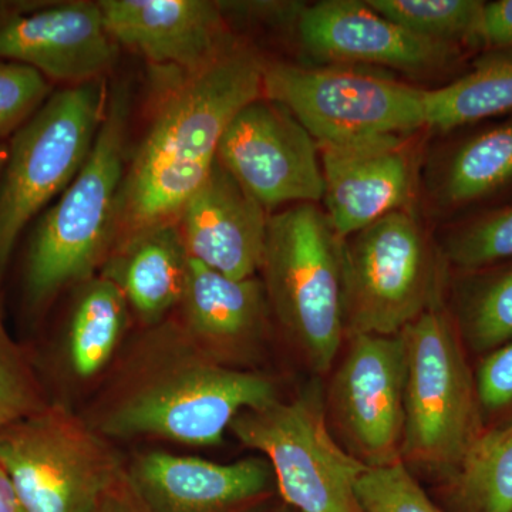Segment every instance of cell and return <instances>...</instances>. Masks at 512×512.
Instances as JSON below:
<instances>
[{
    "label": "cell",
    "instance_id": "6da1fadb",
    "mask_svg": "<svg viewBox=\"0 0 512 512\" xmlns=\"http://www.w3.org/2000/svg\"><path fill=\"white\" fill-rule=\"evenodd\" d=\"M264 66L249 47L235 42L200 72L170 76L121 183L114 245L141 229L178 220L217 163L228 124L262 96Z\"/></svg>",
    "mask_w": 512,
    "mask_h": 512
},
{
    "label": "cell",
    "instance_id": "7a4b0ae2",
    "mask_svg": "<svg viewBox=\"0 0 512 512\" xmlns=\"http://www.w3.org/2000/svg\"><path fill=\"white\" fill-rule=\"evenodd\" d=\"M131 100L128 84L111 89L89 158L33 231L25 274L30 306L45 305L66 286L90 281L109 258L127 168Z\"/></svg>",
    "mask_w": 512,
    "mask_h": 512
},
{
    "label": "cell",
    "instance_id": "3957f363",
    "mask_svg": "<svg viewBox=\"0 0 512 512\" xmlns=\"http://www.w3.org/2000/svg\"><path fill=\"white\" fill-rule=\"evenodd\" d=\"M343 241L316 204L269 215L261 265L266 299L318 373L328 372L346 335Z\"/></svg>",
    "mask_w": 512,
    "mask_h": 512
},
{
    "label": "cell",
    "instance_id": "277c9868",
    "mask_svg": "<svg viewBox=\"0 0 512 512\" xmlns=\"http://www.w3.org/2000/svg\"><path fill=\"white\" fill-rule=\"evenodd\" d=\"M400 335L406 353L403 463L451 476L484 431L466 345L441 302Z\"/></svg>",
    "mask_w": 512,
    "mask_h": 512
},
{
    "label": "cell",
    "instance_id": "5b68a950",
    "mask_svg": "<svg viewBox=\"0 0 512 512\" xmlns=\"http://www.w3.org/2000/svg\"><path fill=\"white\" fill-rule=\"evenodd\" d=\"M107 100L106 77L64 87L10 137L0 178V278L23 229L82 170Z\"/></svg>",
    "mask_w": 512,
    "mask_h": 512
},
{
    "label": "cell",
    "instance_id": "8992f818",
    "mask_svg": "<svg viewBox=\"0 0 512 512\" xmlns=\"http://www.w3.org/2000/svg\"><path fill=\"white\" fill-rule=\"evenodd\" d=\"M278 400L275 383L211 357L164 367L134 387L101 424L116 437L154 436L188 446L221 443L239 413Z\"/></svg>",
    "mask_w": 512,
    "mask_h": 512
},
{
    "label": "cell",
    "instance_id": "52a82bcc",
    "mask_svg": "<svg viewBox=\"0 0 512 512\" xmlns=\"http://www.w3.org/2000/svg\"><path fill=\"white\" fill-rule=\"evenodd\" d=\"M343 291L348 336L399 335L441 302L439 258L409 208L343 241Z\"/></svg>",
    "mask_w": 512,
    "mask_h": 512
},
{
    "label": "cell",
    "instance_id": "ba28073f",
    "mask_svg": "<svg viewBox=\"0 0 512 512\" xmlns=\"http://www.w3.org/2000/svg\"><path fill=\"white\" fill-rule=\"evenodd\" d=\"M262 96L291 111L318 147L403 136L427 127L424 90L350 67L265 64Z\"/></svg>",
    "mask_w": 512,
    "mask_h": 512
},
{
    "label": "cell",
    "instance_id": "9c48e42d",
    "mask_svg": "<svg viewBox=\"0 0 512 512\" xmlns=\"http://www.w3.org/2000/svg\"><path fill=\"white\" fill-rule=\"evenodd\" d=\"M229 429L271 464L286 503L302 512H365L356 487L367 470L330 433L319 400L244 410Z\"/></svg>",
    "mask_w": 512,
    "mask_h": 512
},
{
    "label": "cell",
    "instance_id": "30bf717a",
    "mask_svg": "<svg viewBox=\"0 0 512 512\" xmlns=\"http://www.w3.org/2000/svg\"><path fill=\"white\" fill-rule=\"evenodd\" d=\"M0 464L25 512H97L117 477L109 450L57 409L37 410L0 430Z\"/></svg>",
    "mask_w": 512,
    "mask_h": 512
},
{
    "label": "cell",
    "instance_id": "8fae6325",
    "mask_svg": "<svg viewBox=\"0 0 512 512\" xmlns=\"http://www.w3.org/2000/svg\"><path fill=\"white\" fill-rule=\"evenodd\" d=\"M330 382L326 420L367 467L402 460L406 353L402 335H349Z\"/></svg>",
    "mask_w": 512,
    "mask_h": 512
},
{
    "label": "cell",
    "instance_id": "7c38bea8",
    "mask_svg": "<svg viewBox=\"0 0 512 512\" xmlns=\"http://www.w3.org/2000/svg\"><path fill=\"white\" fill-rule=\"evenodd\" d=\"M217 160L266 211L322 201L318 144L291 111L264 96L235 114Z\"/></svg>",
    "mask_w": 512,
    "mask_h": 512
},
{
    "label": "cell",
    "instance_id": "4fadbf2b",
    "mask_svg": "<svg viewBox=\"0 0 512 512\" xmlns=\"http://www.w3.org/2000/svg\"><path fill=\"white\" fill-rule=\"evenodd\" d=\"M119 50L99 2L0 0V60L32 67L50 82L104 79Z\"/></svg>",
    "mask_w": 512,
    "mask_h": 512
},
{
    "label": "cell",
    "instance_id": "5bb4252c",
    "mask_svg": "<svg viewBox=\"0 0 512 512\" xmlns=\"http://www.w3.org/2000/svg\"><path fill=\"white\" fill-rule=\"evenodd\" d=\"M99 6L117 45L173 76L200 72L237 42L221 3L210 0H100Z\"/></svg>",
    "mask_w": 512,
    "mask_h": 512
},
{
    "label": "cell",
    "instance_id": "9a60e30c",
    "mask_svg": "<svg viewBox=\"0 0 512 512\" xmlns=\"http://www.w3.org/2000/svg\"><path fill=\"white\" fill-rule=\"evenodd\" d=\"M296 33L303 49L320 59L407 72L441 69L461 53L460 46L407 32L357 0H325L305 6L296 16Z\"/></svg>",
    "mask_w": 512,
    "mask_h": 512
},
{
    "label": "cell",
    "instance_id": "2e32d148",
    "mask_svg": "<svg viewBox=\"0 0 512 512\" xmlns=\"http://www.w3.org/2000/svg\"><path fill=\"white\" fill-rule=\"evenodd\" d=\"M319 151L325 214L340 238L356 234L390 212L409 208L416 175L403 136L319 147Z\"/></svg>",
    "mask_w": 512,
    "mask_h": 512
},
{
    "label": "cell",
    "instance_id": "e0dca14e",
    "mask_svg": "<svg viewBox=\"0 0 512 512\" xmlns=\"http://www.w3.org/2000/svg\"><path fill=\"white\" fill-rule=\"evenodd\" d=\"M271 474L262 458L218 464L153 451L134 460L127 484L140 512H231L264 494Z\"/></svg>",
    "mask_w": 512,
    "mask_h": 512
},
{
    "label": "cell",
    "instance_id": "ac0fdd59",
    "mask_svg": "<svg viewBox=\"0 0 512 512\" xmlns=\"http://www.w3.org/2000/svg\"><path fill=\"white\" fill-rule=\"evenodd\" d=\"M268 220V211L217 160L177 222L191 259L247 279L261 269Z\"/></svg>",
    "mask_w": 512,
    "mask_h": 512
},
{
    "label": "cell",
    "instance_id": "d6986e66",
    "mask_svg": "<svg viewBox=\"0 0 512 512\" xmlns=\"http://www.w3.org/2000/svg\"><path fill=\"white\" fill-rule=\"evenodd\" d=\"M181 303L188 329L215 362L248 353L264 333L269 303L255 276L229 278L190 258Z\"/></svg>",
    "mask_w": 512,
    "mask_h": 512
},
{
    "label": "cell",
    "instance_id": "ffe728a7",
    "mask_svg": "<svg viewBox=\"0 0 512 512\" xmlns=\"http://www.w3.org/2000/svg\"><path fill=\"white\" fill-rule=\"evenodd\" d=\"M188 262L178 222H165L117 242L104 262L103 276L119 286L140 318L156 322L181 303Z\"/></svg>",
    "mask_w": 512,
    "mask_h": 512
},
{
    "label": "cell",
    "instance_id": "44dd1931",
    "mask_svg": "<svg viewBox=\"0 0 512 512\" xmlns=\"http://www.w3.org/2000/svg\"><path fill=\"white\" fill-rule=\"evenodd\" d=\"M512 191V113L468 134L448 151L436 173L434 198L443 211L490 204Z\"/></svg>",
    "mask_w": 512,
    "mask_h": 512
},
{
    "label": "cell",
    "instance_id": "7402d4cb",
    "mask_svg": "<svg viewBox=\"0 0 512 512\" xmlns=\"http://www.w3.org/2000/svg\"><path fill=\"white\" fill-rule=\"evenodd\" d=\"M427 127L453 131L512 113V52L487 50L454 82L424 90Z\"/></svg>",
    "mask_w": 512,
    "mask_h": 512
},
{
    "label": "cell",
    "instance_id": "603a6c76",
    "mask_svg": "<svg viewBox=\"0 0 512 512\" xmlns=\"http://www.w3.org/2000/svg\"><path fill=\"white\" fill-rule=\"evenodd\" d=\"M128 303L110 279H90L74 303L67 348L76 375L92 377L109 363L127 323Z\"/></svg>",
    "mask_w": 512,
    "mask_h": 512
},
{
    "label": "cell",
    "instance_id": "cb8c5ba5",
    "mask_svg": "<svg viewBox=\"0 0 512 512\" xmlns=\"http://www.w3.org/2000/svg\"><path fill=\"white\" fill-rule=\"evenodd\" d=\"M456 319L464 345L485 356L512 342V261L466 272Z\"/></svg>",
    "mask_w": 512,
    "mask_h": 512
},
{
    "label": "cell",
    "instance_id": "d4e9b609",
    "mask_svg": "<svg viewBox=\"0 0 512 512\" xmlns=\"http://www.w3.org/2000/svg\"><path fill=\"white\" fill-rule=\"evenodd\" d=\"M450 485L460 512H512V417L484 429Z\"/></svg>",
    "mask_w": 512,
    "mask_h": 512
},
{
    "label": "cell",
    "instance_id": "484cf974",
    "mask_svg": "<svg viewBox=\"0 0 512 512\" xmlns=\"http://www.w3.org/2000/svg\"><path fill=\"white\" fill-rule=\"evenodd\" d=\"M370 8L413 35L481 49V0H366Z\"/></svg>",
    "mask_w": 512,
    "mask_h": 512
},
{
    "label": "cell",
    "instance_id": "4316f807",
    "mask_svg": "<svg viewBox=\"0 0 512 512\" xmlns=\"http://www.w3.org/2000/svg\"><path fill=\"white\" fill-rule=\"evenodd\" d=\"M443 258L463 274L512 261V202L477 212L451 229Z\"/></svg>",
    "mask_w": 512,
    "mask_h": 512
},
{
    "label": "cell",
    "instance_id": "83f0119b",
    "mask_svg": "<svg viewBox=\"0 0 512 512\" xmlns=\"http://www.w3.org/2000/svg\"><path fill=\"white\" fill-rule=\"evenodd\" d=\"M356 493L365 512H441L403 461L367 468Z\"/></svg>",
    "mask_w": 512,
    "mask_h": 512
},
{
    "label": "cell",
    "instance_id": "f1b7e54d",
    "mask_svg": "<svg viewBox=\"0 0 512 512\" xmlns=\"http://www.w3.org/2000/svg\"><path fill=\"white\" fill-rule=\"evenodd\" d=\"M53 93L52 82L42 73L0 60V141L28 123Z\"/></svg>",
    "mask_w": 512,
    "mask_h": 512
},
{
    "label": "cell",
    "instance_id": "f546056e",
    "mask_svg": "<svg viewBox=\"0 0 512 512\" xmlns=\"http://www.w3.org/2000/svg\"><path fill=\"white\" fill-rule=\"evenodd\" d=\"M40 409L32 377L10 340L0 313V430Z\"/></svg>",
    "mask_w": 512,
    "mask_h": 512
},
{
    "label": "cell",
    "instance_id": "4dcf8cb0",
    "mask_svg": "<svg viewBox=\"0 0 512 512\" xmlns=\"http://www.w3.org/2000/svg\"><path fill=\"white\" fill-rule=\"evenodd\" d=\"M474 377L483 419L512 412V342L485 355Z\"/></svg>",
    "mask_w": 512,
    "mask_h": 512
},
{
    "label": "cell",
    "instance_id": "1f68e13d",
    "mask_svg": "<svg viewBox=\"0 0 512 512\" xmlns=\"http://www.w3.org/2000/svg\"><path fill=\"white\" fill-rule=\"evenodd\" d=\"M481 50H511L512 0L485 2L480 29Z\"/></svg>",
    "mask_w": 512,
    "mask_h": 512
},
{
    "label": "cell",
    "instance_id": "d6a6232c",
    "mask_svg": "<svg viewBox=\"0 0 512 512\" xmlns=\"http://www.w3.org/2000/svg\"><path fill=\"white\" fill-rule=\"evenodd\" d=\"M0 512H25L8 471L0 464Z\"/></svg>",
    "mask_w": 512,
    "mask_h": 512
},
{
    "label": "cell",
    "instance_id": "836d02e7",
    "mask_svg": "<svg viewBox=\"0 0 512 512\" xmlns=\"http://www.w3.org/2000/svg\"><path fill=\"white\" fill-rule=\"evenodd\" d=\"M97 512H140V510L134 504L133 498L128 497L126 494L123 495L113 488L104 497L103 503H101Z\"/></svg>",
    "mask_w": 512,
    "mask_h": 512
},
{
    "label": "cell",
    "instance_id": "e575fe53",
    "mask_svg": "<svg viewBox=\"0 0 512 512\" xmlns=\"http://www.w3.org/2000/svg\"><path fill=\"white\" fill-rule=\"evenodd\" d=\"M8 160V143L0 141V178H2L3 168Z\"/></svg>",
    "mask_w": 512,
    "mask_h": 512
}]
</instances>
